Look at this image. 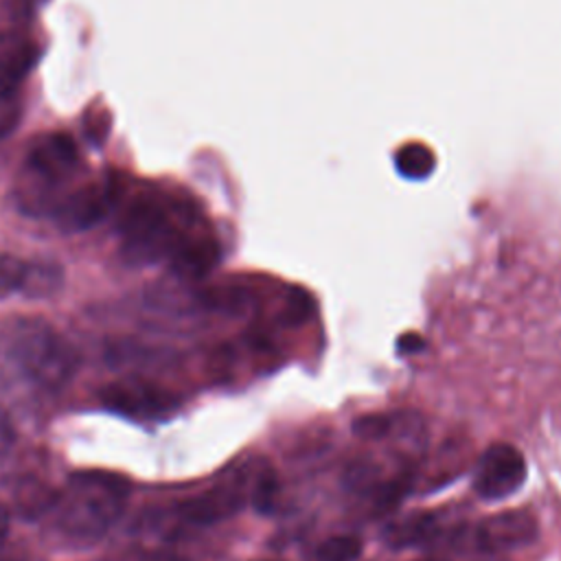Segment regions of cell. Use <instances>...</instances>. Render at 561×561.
Instances as JSON below:
<instances>
[{
	"instance_id": "obj_19",
	"label": "cell",
	"mask_w": 561,
	"mask_h": 561,
	"mask_svg": "<svg viewBox=\"0 0 561 561\" xmlns=\"http://www.w3.org/2000/svg\"><path fill=\"white\" fill-rule=\"evenodd\" d=\"M22 121V103L15 92L0 94V140L11 136Z\"/></svg>"
},
{
	"instance_id": "obj_18",
	"label": "cell",
	"mask_w": 561,
	"mask_h": 561,
	"mask_svg": "<svg viewBox=\"0 0 561 561\" xmlns=\"http://www.w3.org/2000/svg\"><path fill=\"white\" fill-rule=\"evenodd\" d=\"M112 127V116L107 107H90L83 114V134L92 145H101Z\"/></svg>"
},
{
	"instance_id": "obj_9",
	"label": "cell",
	"mask_w": 561,
	"mask_h": 561,
	"mask_svg": "<svg viewBox=\"0 0 561 561\" xmlns=\"http://www.w3.org/2000/svg\"><path fill=\"white\" fill-rule=\"evenodd\" d=\"M245 502L243 491V478L215 484L213 489L188 497L178 506L182 519L195 524V526H208L217 524L221 519L232 517Z\"/></svg>"
},
{
	"instance_id": "obj_4",
	"label": "cell",
	"mask_w": 561,
	"mask_h": 561,
	"mask_svg": "<svg viewBox=\"0 0 561 561\" xmlns=\"http://www.w3.org/2000/svg\"><path fill=\"white\" fill-rule=\"evenodd\" d=\"M79 167V149L64 131H46L31 140L26 151V171L44 193L64 184Z\"/></svg>"
},
{
	"instance_id": "obj_2",
	"label": "cell",
	"mask_w": 561,
	"mask_h": 561,
	"mask_svg": "<svg viewBox=\"0 0 561 561\" xmlns=\"http://www.w3.org/2000/svg\"><path fill=\"white\" fill-rule=\"evenodd\" d=\"M127 491V480L110 471L72 473L66 491L57 493L48 511L53 528L70 543H92L123 513Z\"/></svg>"
},
{
	"instance_id": "obj_26",
	"label": "cell",
	"mask_w": 561,
	"mask_h": 561,
	"mask_svg": "<svg viewBox=\"0 0 561 561\" xmlns=\"http://www.w3.org/2000/svg\"><path fill=\"white\" fill-rule=\"evenodd\" d=\"M423 561H434V559H423Z\"/></svg>"
},
{
	"instance_id": "obj_23",
	"label": "cell",
	"mask_w": 561,
	"mask_h": 561,
	"mask_svg": "<svg viewBox=\"0 0 561 561\" xmlns=\"http://www.w3.org/2000/svg\"><path fill=\"white\" fill-rule=\"evenodd\" d=\"M397 348L399 353L403 355H412V353H419L425 348V340L419 335V333H403L399 340H397Z\"/></svg>"
},
{
	"instance_id": "obj_8",
	"label": "cell",
	"mask_w": 561,
	"mask_h": 561,
	"mask_svg": "<svg viewBox=\"0 0 561 561\" xmlns=\"http://www.w3.org/2000/svg\"><path fill=\"white\" fill-rule=\"evenodd\" d=\"M116 188L110 182H92L75 188L55 208V221L64 232H81L99 224L110 210Z\"/></svg>"
},
{
	"instance_id": "obj_15",
	"label": "cell",
	"mask_w": 561,
	"mask_h": 561,
	"mask_svg": "<svg viewBox=\"0 0 561 561\" xmlns=\"http://www.w3.org/2000/svg\"><path fill=\"white\" fill-rule=\"evenodd\" d=\"M362 552V539L355 535H333L311 554V561H355Z\"/></svg>"
},
{
	"instance_id": "obj_20",
	"label": "cell",
	"mask_w": 561,
	"mask_h": 561,
	"mask_svg": "<svg viewBox=\"0 0 561 561\" xmlns=\"http://www.w3.org/2000/svg\"><path fill=\"white\" fill-rule=\"evenodd\" d=\"M392 430V421L383 414H362L359 419L353 421V432L362 438H383L386 434H390Z\"/></svg>"
},
{
	"instance_id": "obj_5",
	"label": "cell",
	"mask_w": 561,
	"mask_h": 561,
	"mask_svg": "<svg viewBox=\"0 0 561 561\" xmlns=\"http://www.w3.org/2000/svg\"><path fill=\"white\" fill-rule=\"evenodd\" d=\"M526 473L524 454L508 443H495L482 454L476 467L473 491L482 500L497 502L513 495L524 484Z\"/></svg>"
},
{
	"instance_id": "obj_11",
	"label": "cell",
	"mask_w": 561,
	"mask_h": 561,
	"mask_svg": "<svg viewBox=\"0 0 561 561\" xmlns=\"http://www.w3.org/2000/svg\"><path fill=\"white\" fill-rule=\"evenodd\" d=\"M173 270L184 278H199L208 274L219 261V245L217 241L206 234L193 230L184 237V241L173 250L169 256Z\"/></svg>"
},
{
	"instance_id": "obj_22",
	"label": "cell",
	"mask_w": 561,
	"mask_h": 561,
	"mask_svg": "<svg viewBox=\"0 0 561 561\" xmlns=\"http://www.w3.org/2000/svg\"><path fill=\"white\" fill-rule=\"evenodd\" d=\"M307 305H309V296H307L305 291L296 289V291L291 294V298H289L287 318H289V320H302V318L307 316V311H309Z\"/></svg>"
},
{
	"instance_id": "obj_17",
	"label": "cell",
	"mask_w": 561,
	"mask_h": 561,
	"mask_svg": "<svg viewBox=\"0 0 561 561\" xmlns=\"http://www.w3.org/2000/svg\"><path fill=\"white\" fill-rule=\"evenodd\" d=\"M26 274V261L13 254H0V300L20 291Z\"/></svg>"
},
{
	"instance_id": "obj_24",
	"label": "cell",
	"mask_w": 561,
	"mask_h": 561,
	"mask_svg": "<svg viewBox=\"0 0 561 561\" xmlns=\"http://www.w3.org/2000/svg\"><path fill=\"white\" fill-rule=\"evenodd\" d=\"M9 517H11L9 508L0 502V546L7 539V535H9Z\"/></svg>"
},
{
	"instance_id": "obj_13",
	"label": "cell",
	"mask_w": 561,
	"mask_h": 561,
	"mask_svg": "<svg viewBox=\"0 0 561 561\" xmlns=\"http://www.w3.org/2000/svg\"><path fill=\"white\" fill-rule=\"evenodd\" d=\"M13 500H15V511L20 515H26V519H31L37 515H46L53 508L57 493L53 489H48L42 480L24 478V480L15 482Z\"/></svg>"
},
{
	"instance_id": "obj_16",
	"label": "cell",
	"mask_w": 561,
	"mask_h": 561,
	"mask_svg": "<svg viewBox=\"0 0 561 561\" xmlns=\"http://www.w3.org/2000/svg\"><path fill=\"white\" fill-rule=\"evenodd\" d=\"M276 491H278V482H276L274 469L267 467V465L259 467L254 478H252V491H250L254 508L261 511V513L272 511L274 500H276Z\"/></svg>"
},
{
	"instance_id": "obj_25",
	"label": "cell",
	"mask_w": 561,
	"mask_h": 561,
	"mask_svg": "<svg viewBox=\"0 0 561 561\" xmlns=\"http://www.w3.org/2000/svg\"><path fill=\"white\" fill-rule=\"evenodd\" d=\"M145 561H184V559L173 557V554H149Z\"/></svg>"
},
{
	"instance_id": "obj_14",
	"label": "cell",
	"mask_w": 561,
	"mask_h": 561,
	"mask_svg": "<svg viewBox=\"0 0 561 561\" xmlns=\"http://www.w3.org/2000/svg\"><path fill=\"white\" fill-rule=\"evenodd\" d=\"M64 285V272L55 263H26V274L20 291L26 298H48Z\"/></svg>"
},
{
	"instance_id": "obj_6",
	"label": "cell",
	"mask_w": 561,
	"mask_h": 561,
	"mask_svg": "<svg viewBox=\"0 0 561 561\" xmlns=\"http://www.w3.org/2000/svg\"><path fill=\"white\" fill-rule=\"evenodd\" d=\"M101 401L110 410L131 416H160L175 408V397L145 379H118L101 390Z\"/></svg>"
},
{
	"instance_id": "obj_7",
	"label": "cell",
	"mask_w": 561,
	"mask_h": 561,
	"mask_svg": "<svg viewBox=\"0 0 561 561\" xmlns=\"http://www.w3.org/2000/svg\"><path fill=\"white\" fill-rule=\"evenodd\" d=\"M537 539V519L530 511L511 508L482 519L473 533V541L484 552L519 550Z\"/></svg>"
},
{
	"instance_id": "obj_3",
	"label": "cell",
	"mask_w": 561,
	"mask_h": 561,
	"mask_svg": "<svg viewBox=\"0 0 561 561\" xmlns=\"http://www.w3.org/2000/svg\"><path fill=\"white\" fill-rule=\"evenodd\" d=\"M191 232L193 213L153 191L134 195L121 215L123 254L134 265L171 256Z\"/></svg>"
},
{
	"instance_id": "obj_21",
	"label": "cell",
	"mask_w": 561,
	"mask_h": 561,
	"mask_svg": "<svg viewBox=\"0 0 561 561\" xmlns=\"http://www.w3.org/2000/svg\"><path fill=\"white\" fill-rule=\"evenodd\" d=\"M15 443V430L11 419L7 416V412L0 408V462L7 458V454L11 451Z\"/></svg>"
},
{
	"instance_id": "obj_1",
	"label": "cell",
	"mask_w": 561,
	"mask_h": 561,
	"mask_svg": "<svg viewBox=\"0 0 561 561\" xmlns=\"http://www.w3.org/2000/svg\"><path fill=\"white\" fill-rule=\"evenodd\" d=\"M77 366V348L46 320L13 318L0 324V388L57 392Z\"/></svg>"
},
{
	"instance_id": "obj_12",
	"label": "cell",
	"mask_w": 561,
	"mask_h": 561,
	"mask_svg": "<svg viewBox=\"0 0 561 561\" xmlns=\"http://www.w3.org/2000/svg\"><path fill=\"white\" fill-rule=\"evenodd\" d=\"M436 533V517L432 513H412L392 522L383 537L390 548H412L427 541Z\"/></svg>"
},
{
	"instance_id": "obj_10",
	"label": "cell",
	"mask_w": 561,
	"mask_h": 561,
	"mask_svg": "<svg viewBox=\"0 0 561 561\" xmlns=\"http://www.w3.org/2000/svg\"><path fill=\"white\" fill-rule=\"evenodd\" d=\"M37 44L15 31H0V94L15 92L37 64Z\"/></svg>"
}]
</instances>
